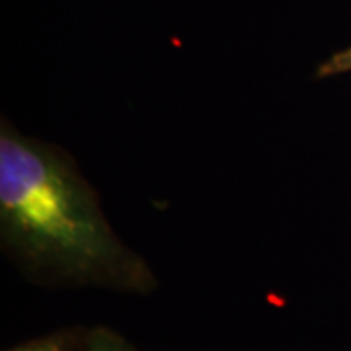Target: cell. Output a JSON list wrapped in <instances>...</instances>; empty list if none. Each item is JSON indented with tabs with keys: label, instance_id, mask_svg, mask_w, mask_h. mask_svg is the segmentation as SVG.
<instances>
[{
	"label": "cell",
	"instance_id": "obj_2",
	"mask_svg": "<svg viewBox=\"0 0 351 351\" xmlns=\"http://www.w3.org/2000/svg\"><path fill=\"white\" fill-rule=\"evenodd\" d=\"M351 73V47L334 53L326 63L320 64L318 76H336Z\"/></svg>",
	"mask_w": 351,
	"mask_h": 351
},
{
	"label": "cell",
	"instance_id": "obj_1",
	"mask_svg": "<svg viewBox=\"0 0 351 351\" xmlns=\"http://www.w3.org/2000/svg\"><path fill=\"white\" fill-rule=\"evenodd\" d=\"M0 230L8 250L41 271L127 285L147 277L71 160L6 123L0 133Z\"/></svg>",
	"mask_w": 351,
	"mask_h": 351
},
{
	"label": "cell",
	"instance_id": "obj_4",
	"mask_svg": "<svg viewBox=\"0 0 351 351\" xmlns=\"http://www.w3.org/2000/svg\"><path fill=\"white\" fill-rule=\"evenodd\" d=\"M14 351H57L49 343H36V346H25V348H20V350Z\"/></svg>",
	"mask_w": 351,
	"mask_h": 351
},
{
	"label": "cell",
	"instance_id": "obj_3",
	"mask_svg": "<svg viewBox=\"0 0 351 351\" xmlns=\"http://www.w3.org/2000/svg\"><path fill=\"white\" fill-rule=\"evenodd\" d=\"M90 351H129L125 350L119 341H115V339H108V338H98V341L92 346V350Z\"/></svg>",
	"mask_w": 351,
	"mask_h": 351
}]
</instances>
